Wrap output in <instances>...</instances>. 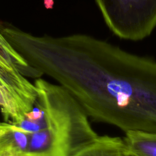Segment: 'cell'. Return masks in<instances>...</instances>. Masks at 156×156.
Masks as SVG:
<instances>
[{
    "label": "cell",
    "mask_w": 156,
    "mask_h": 156,
    "mask_svg": "<svg viewBox=\"0 0 156 156\" xmlns=\"http://www.w3.org/2000/svg\"><path fill=\"white\" fill-rule=\"evenodd\" d=\"M49 71L88 118L156 132V61L86 34L44 38Z\"/></svg>",
    "instance_id": "cell-1"
},
{
    "label": "cell",
    "mask_w": 156,
    "mask_h": 156,
    "mask_svg": "<svg viewBox=\"0 0 156 156\" xmlns=\"http://www.w3.org/2000/svg\"><path fill=\"white\" fill-rule=\"evenodd\" d=\"M36 105L43 115L41 130L29 133L24 156H73L98 135L88 116L62 85L35 79Z\"/></svg>",
    "instance_id": "cell-2"
},
{
    "label": "cell",
    "mask_w": 156,
    "mask_h": 156,
    "mask_svg": "<svg viewBox=\"0 0 156 156\" xmlns=\"http://www.w3.org/2000/svg\"><path fill=\"white\" fill-rule=\"evenodd\" d=\"M109 29L121 39L139 41L156 27V0H95Z\"/></svg>",
    "instance_id": "cell-3"
},
{
    "label": "cell",
    "mask_w": 156,
    "mask_h": 156,
    "mask_svg": "<svg viewBox=\"0 0 156 156\" xmlns=\"http://www.w3.org/2000/svg\"><path fill=\"white\" fill-rule=\"evenodd\" d=\"M29 133L10 122H0V155L24 156Z\"/></svg>",
    "instance_id": "cell-4"
},
{
    "label": "cell",
    "mask_w": 156,
    "mask_h": 156,
    "mask_svg": "<svg viewBox=\"0 0 156 156\" xmlns=\"http://www.w3.org/2000/svg\"><path fill=\"white\" fill-rule=\"evenodd\" d=\"M123 138L108 135L99 136L73 156H122L127 150Z\"/></svg>",
    "instance_id": "cell-5"
},
{
    "label": "cell",
    "mask_w": 156,
    "mask_h": 156,
    "mask_svg": "<svg viewBox=\"0 0 156 156\" xmlns=\"http://www.w3.org/2000/svg\"><path fill=\"white\" fill-rule=\"evenodd\" d=\"M123 138L128 151L139 156H156V132L130 130Z\"/></svg>",
    "instance_id": "cell-6"
},
{
    "label": "cell",
    "mask_w": 156,
    "mask_h": 156,
    "mask_svg": "<svg viewBox=\"0 0 156 156\" xmlns=\"http://www.w3.org/2000/svg\"><path fill=\"white\" fill-rule=\"evenodd\" d=\"M0 62L16 66L25 76H40L39 71L30 66L1 33Z\"/></svg>",
    "instance_id": "cell-7"
},
{
    "label": "cell",
    "mask_w": 156,
    "mask_h": 156,
    "mask_svg": "<svg viewBox=\"0 0 156 156\" xmlns=\"http://www.w3.org/2000/svg\"><path fill=\"white\" fill-rule=\"evenodd\" d=\"M0 108L5 122L16 124L24 119L18 108L0 91Z\"/></svg>",
    "instance_id": "cell-8"
},
{
    "label": "cell",
    "mask_w": 156,
    "mask_h": 156,
    "mask_svg": "<svg viewBox=\"0 0 156 156\" xmlns=\"http://www.w3.org/2000/svg\"><path fill=\"white\" fill-rule=\"evenodd\" d=\"M54 4V0H44V5L47 9H52Z\"/></svg>",
    "instance_id": "cell-9"
},
{
    "label": "cell",
    "mask_w": 156,
    "mask_h": 156,
    "mask_svg": "<svg viewBox=\"0 0 156 156\" xmlns=\"http://www.w3.org/2000/svg\"><path fill=\"white\" fill-rule=\"evenodd\" d=\"M122 156H139V155H138L135 154V153L132 152H130V151H128V150L127 149V150L123 153V154H122Z\"/></svg>",
    "instance_id": "cell-10"
},
{
    "label": "cell",
    "mask_w": 156,
    "mask_h": 156,
    "mask_svg": "<svg viewBox=\"0 0 156 156\" xmlns=\"http://www.w3.org/2000/svg\"><path fill=\"white\" fill-rule=\"evenodd\" d=\"M0 156H8V155H0Z\"/></svg>",
    "instance_id": "cell-11"
}]
</instances>
